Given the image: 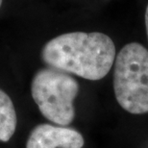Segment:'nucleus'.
I'll list each match as a JSON object with an SVG mask.
<instances>
[{
  "instance_id": "nucleus-3",
  "label": "nucleus",
  "mask_w": 148,
  "mask_h": 148,
  "mask_svg": "<svg viewBox=\"0 0 148 148\" xmlns=\"http://www.w3.org/2000/svg\"><path fill=\"white\" fill-rule=\"evenodd\" d=\"M79 92L77 80L62 70L47 66L38 69L31 82V94L46 119L67 126L75 117L73 102Z\"/></svg>"
},
{
  "instance_id": "nucleus-5",
  "label": "nucleus",
  "mask_w": 148,
  "mask_h": 148,
  "mask_svg": "<svg viewBox=\"0 0 148 148\" xmlns=\"http://www.w3.org/2000/svg\"><path fill=\"white\" fill-rule=\"evenodd\" d=\"M16 112L11 97L0 90V141L7 143L16 129Z\"/></svg>"
},
{
  "instance_id": "nucleus-1",
  "label": "nucleus",
  "mask_w": 148,
  "mask_h": 148,
  "mask_svg": "<svg viewBox=\"0 0 148 148\" xmlns=\"http://www.w3.org/2000/svg\"><path fill=\"white\" fill-rule=\"evenodd\" d=\"M41 59L47 66L97 81L111 70L115 46L110 37L100 32H70L47 41Z\"/></svg>"
},
{
  "instance_id": "nucleus-2",
  "label": "nucleus",
  "mask_w": 148,
  "mask_h": 148,
  "mask_svg": "<svg viewBox=\"0 0 148 148\" xmlns=\"http://www.w3.org/2000/svg\"><path fill=\"white\" fill-rule=\"evenodd\" d=\"M114 90L120 107L130 114L148 112V50L143 44L124 45L114 60Z\"/></svg>"
},
{
  "instance_id": "nucleus-6",
  "label": "nucleus",
  "mask_w": 148,
  "mask_h": 148,
  "mask_svg": "<svg viewBox=\"0 0 148 148\" xmlns=\"http://www.w3.org/2000/svg\"><path fill=\"white\" fill-rule=\"evenodd\" d=\"M145 26H146V35L148 38V5H147L146 12H145Z\"/></svg>"
},
{
  "instance_id": "nucleus-7",
  "label": "nucleus",
  "mask_w": 148,
  "mask_h": 148,
  "mask_svg": "<svg viewBox=\"0 0 148 148\" xmlns=\"http://www.w3.org/2000/svg\"><path fill=\"white\" fill-rule=\"evenodd\" d=\"M2 1H3V0H0V8H1V5H2Z\"/></svg>"
},
{
  "instance_id": "nucleus-4",
  "label": "nucleus",
  "mask_w": 148,
  "mask_h": 148,
  "mask_svg": "<svg viewBox=\"0 0 148 148\" xmlns=\"http://www.w3.org/2000/svg\"><path fill=\"white\" fill-rule=\"evenodd\" d=\"M82 134L72 128L38 124L28 137L26 148H83Z\"/></svg>"
}]
</instances>
